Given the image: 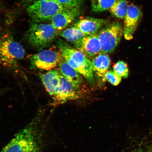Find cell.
Here are the masks:
<instances>
[{"label":"cell","mask_w":152,"mask_h":152,"mask_svg":"<svg viewBox=\"0 0 152 152\" xmlns=\"http://www.w3.org/2000/svg\"><path fill=\"white\" fill-rule=\"evenodd\" d=\"M92 62L94 71L104 81V75L108 71L111 64L109 56L104 53H100L95 57Z\"/></svg>","instance_id":"9a60e30c"},{"label":"cell","mask_w":152,"mask_h":152,"mask_svg":"<svg viewBox=\"0 0 152 152\" xmlns=\"http://www.w3.org/2000/svg\"><path fill=\"white\" fill-rule=\"evenodd\" d=\"M64 8L68 9H79L85 0H53Z\"/></svg>","instance_id":"ffe728a7"},{"label":"cell","mask_w":152,"mask_h":152,"mask_svg":"<svg viewBox=\"0 0 152 152\" xmlns=\"http://www.w3.org/2000/svg\"><path fill=\"white\" fill-rule=\"evenodd\" d=\"M121 76L113 71H108L104 75V81H107L112 85L116 86L121 83Z\"/></svg>","instance_id":"44dd1931"},{"label":"cell","mask_w":152,"mask_h":152,"mask_svg":"<svg viewBox=\"0 0 152 152\" xmlns=\"http://www.w3.org/2000/svg\"><path fill=\"white\" fill-rule=\"evenodd\" d=\"M58 66L61 75L67 79L76 88H79L83 81L82 77L80 74L66 62L62 55Z\"/></svg>","instance_id":"4fadbf2b"},{"label":"cell","mask_w":152,"mask_h":152,"mask_svg":"<svg viewBox=\"0 0 152 152\" xmlns=\"http://www.w3.org/2000/svg\"><path fill=\"white\" fill-rule=\"evenodd\" d=\"M58 34L51 24L34 23L28 30L27 38L30 45L41 48L52 43Z\"/></svg>","instance_id":"277c9868"},{"label":"cell","mask_w":152,"mask_h":152,"mask_svg":"<svg viewBox=\"0 0 152 152\" xmlns=\"http://www.w3.org/2000/svg\"><path fill=\"white\" fill-rule=\"evenodd\" d=\"M61 54L52 49L41 51L30 58L31 66L36 69L50 71L58 65Z\"/></svg>","instance_id":"52a82bcc"},{"label":"cell","mask_w":152,"mask_h":152,"mask_svg":"<svg viewBox=\"0 0 152 152\" xmlns=\"http://www.w3.org/2000/svg\"><path fill=\"white\" fill-rule=\"evenodd\" d=\"M23 47L11 34H4L0 39V62L6 67L12 68L24 58Z\"/></svg>","instance_id":"3957f363"},{"label":"cell","mask_w":152,"mask_h":152,"mask_svg":"<svg viewBox=\"0 0 152 152\" xmlns=\"http://www.w3.org/2000/svg\"><path fill=\"white\" fill-rule=\"evenodd\" d=\"M115 0H91V7L96 12H103L111 8Z\"/></svg>","instance_id":"ac0fdd59"},{"label":"cell","mask_w":152,"mask_h":152,"mask_svg":"<svg viewBox=\"0 0 152 152\" xmlns=\"http://www.w3.org/2000/svg\"><path fill=\"white\" fill-rule=\"evenodd\" d=\"M128 6L126 0H115L110 9V13L118 18L124 19Z\"/></svg>","instance_id":"e0dca14e"},{"label":"cell","mask_w":152,"mask_h":152,"mask_svg":"<svg viewBox=\"0 0 152 152\" xmlns=\"http://www.w3.org/2000/svg\"><path fill=\"white\" fill-rule=\"evenodd\" d=\"M98 35L102 53H111L120 42L124 35V28L119 23L114 22L102 28Z\"/></svg>","instance_id":"8992f818"},{"label":"cell","mask_w":152,"mask_h":152,"mask_svg":"<svg viewBox=\"0 0 152 152\" xmlns=\"http://www.w3.org/2000/svg\"><path fill=\"white\" fill-rule=\"evenodd\" d=\"M142 13L138 7L134 4L128 5L125 17L124 35L125 39L130 40L140 23Z\"/></svg>","instance_id":"9c48e42d"},{"label":"cell","mask_w":152,"mask_h":152,"mask_svg":"<svg viewBox=\"0 0 152 152\" xmlns=\"http://www.w3.org/2000/svg\"><path fill=\"white\" fill-rule=\"evenodd\" d=\"M39 119L37 118L15 135L1 152H40L43 141Z\"/></svg>","instance_id":"6da1fadb"},{"label":"cell","mask_w":152,"mask_h":152,"mask_svg":"<svg viewBox=\"0 0 152 152\" xmlns=\"http://www.w3.org/2000/svg\"><path fill=\"white\" fill-rule=\"evenodd\" d=\"M60 75L58 71L52 70L39 75L45 89L51 96H54L58 88Z\"/></svg>","instance_id":"5bb4252c"},{"label":"cell","mask_w":152,"mask_h":152,"mask_svg":"<svg viewBox=\"0 0 152 152\" xmlns=\"http://www.w3.org/2000/svg\"><path fill=\"white\" fill-rule=\"evenodd\" d=\"M113 71L121 77L126 79L128 77L129 69L128 64L123 61H119L113 66Z\"/></svg>","instance_id":"d6986e66"},{"label":"cell","mask_w":152,"mask_h":152,"mask_svg":"<svg viewBox=\"0 0 152 152\" xmlns=\"http://www.w3.org/2000/svg\"><path fill=\"white\" fill-rule=\"evenodd\" d=\"M104 19L91 17L81 18L75 24L86 35L96 34L99 30L106 23Z\"/></svg>","instance_id":"7c38bea8"},{"label":"cell","mask_w":152,"mask_h":152,"mask_svg":"<svg viewBox=\"0 0 152 152\" xmlns=\"http://www.w3.org/2000/svg\"><path fill=\"white\" fill-rule=\"evenodd\" d=\"M79 15V9H66L53 17L51 24L57 31H61L73 22Z\"/></svg>","instance_id":"8fae6325"},{"label":"cell","mask_w":152,"mask_h":152,"mask_svg":"<svg viewBox=\"0 0 152 152\" xmlns=\"http://www.w3.org/2000/svg\"><path fill=\"white\" fill-rule=\"evenodd\" d=\"M66 9L53 0H42L28 6L27 11L34 23H41L51 20Z\"/></svg>","instance_id":"5b68a950"},{"label":"cell","mask_w":152,"mask_h":152,"mask_svg":"<svg viewBox=\"0 0 152 152\" xmlns=\"http://www.w3.org/2000/svg\"><path fill=\"white\" fill-rule=\"evenodd\" d=\"M58 46L61 54L66 62L87 80L93 83L94 79L92 62L77 49L59 40Z\"/></svg>","instance_id":"7a4b0ae2"},{"label":"cell","mask_w":152,"mask_h":152,"mask_svg":"<svg viewBox=\"0 0 152 152\" xmlns=\"http://www.w3.org/2000/svg\"><path fill=\"white\" fill-rule=\"evenodd\" d=\"M81 96L79 88H76L60 74L58 86L53 96L54 104H62L68 101L79 99Z\"/></svg>","instance_id":"ba28073f"},{"label":"cell","mask_w":152,"mask_h":152,"mask_svg":"<svg viewBox=\"0 0 152 152\" xmlns=\"http://www.w3.org/2000/svg\"><path fill=\"white\" fill-rule=\"evenodd\" d=\"M60 35L66 41L74 44L87 36L75 26L64 30Z\"/></svg>","instance_id":"2e32d148"},{"label":"cell","mask_w":152,"mask_h":152,"mask_svg":"<svg viewBox=\"0 0 152 152\" xmlns=\"http://www.w3.org/2000/svg\"><path fill=\"white\" fill-rule=\"evenodd\" d=\"M74 44L76 49L88 58H94L102 53L98 34L86 36Z\"/></svg>","instance_id":"30bf717a"},{"label":"cell","mask_w":152,"mask_h":152,"mask_svg":"<svg viewBox=\"0 0 152 152\" xmlns=\"http://www.w3.org/2000/svg\"><path fill=\"white\" fill-rule=\"evenodd\" d=\"M23 3L26 5H29L35 3L36 2L42 1V0H22Z\"/></svg>","instance_id":"7402d4cb"}]
</instances>
